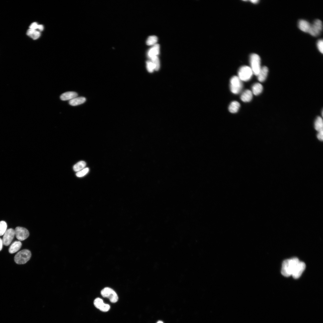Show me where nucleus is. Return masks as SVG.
Returning a JSON list of instances; mask_svg holds the SVG:
<instances>
[{
  "instance_id": "nucleus-1",
  "label": "nucleus",
  "mask_w": 323,
  "mask_h": 323,
  "mask_svg": "<svg viewBox=\"0 0 323 323\" xmlns=\"http://www.w3.org/2000/svg\"><path fill=\"white\" fill-rule=\"evenodd\" d=\"M300 262L297 258H294L284 261L282 264L281 271L282 274L286 277L292 276L295 267Z\"/></svg>"
},
{
  "instance_id": "nucleus-2",
  "label": "nucleus",
  "mask_w": 323,
  "mask_h": 323,
  "mask_svg": "<svg viewBox=\"0 0 323 323\" xmlns=\"http://www.w3.org/2000/svg\"><path fill=\"white\" fill-rule=\"evenodd\" d=\"M31 256V253L30 251L27 249L23 250L18 252L15 255L14 260L18 264H24L30 260Z\"/></svg>"
},
{
  "instance_id": "nucleus-3",
  "label": "nucleus",
  "mask_w": 323,
  "mask_h": 323,
  "mask_svg": "<svg viewBox=\"0 0 323 323\" xmlns=\"http://www.w3.org/2000/svg\"><path fill=\"white\" fill-rule=\"evenodd\" d=\"M238 74V77L241 81L247 82L251 79L253 72L250 67L245 66L239 68Z\"/></svg>"
},
{
  "instance_id": "nucleus-4",
  "label": "nucleus",
  "mask_w": 323,
  "mask_h": 323,
  "mask_svg": "<svg viewBox=\"0 0 323 323\" xmlns=\"http://www.w3.org/2000/svg\"><path fill=\"white\" fill-rule=\"evenodd\" d=\"M250 62L253 74L257 76L262 67L260 57L257 54H252L250 56Z\"/></svg>"
},
{
  "instance_id": "nucleus-5",
  "label": "nucleus",
  "mask_w": 323,
  "mask_h": 323,
  "mask_svg": "<svg viewBox=\"0 0 323 323\" xmlns=\"http://www.w3.org/2000/svg\"><path fill=\"white\" fill-rule=\"evenodd\" d=\"M243 88L241 80L238 76H233L230 80V89L231 91L235 94H238Z\"/></svg>"
},
{
  "instance_id": "nucleus-6",
  "label": "nucleus",
  "mask_w": 323,
  "mask_h": 323,
  "mask_svg": "<svg viewBox=\"0 0 323 323\" xmlns=\"http://www.w3.org/2000/svg\"><path fill=\"white\" fill-rule=\"evenodd\" d=\"M101 294L103 297L108 298L112 303H115L118 301L119 298L117 294L110 288L106 287L102 290Z\"/></svg>"
},
{
  "instance_id": "nucleus-7",
  "label": "nucleus",
  "mask_w": 323,
  "mask_h": 323,
  "mask_svg": "<svg viewBox=\"0 0 323 323\" xmlns=\"http://www.w3.org/2000/svg\"><path fill=\"white\" fill-rule=\"evenodd\" d=\"M322 29V24L321 21L319 19L314 21L311 26L308 33L311 36L316 37L321 33Z\"/></svg>"
},
{
  "instance_id": "nucleus-8",
  "label": "nucleus",
  "mask_w": 323,
  "mask_h": 323,
  "mask_svg": "<svg viewBox=\"0 0 323 323\" xmlns=\"http://www.w3.org/2000/svg\"><path fill=\"white\" fill-rule=\"evenodd\" d=\"M14 230L16 238L20 240H24L29 236V233L28 230L25 228L17 227Z\"/></svg>"
},
{
  "instance_id": "nucleus-9",
  "label": "nucleus",
  "mask_w": 323,
  "mask_h": 323,
  "mask_svg": "<svg viewBox=\"0 0 323 323\" xmlns=\"http://www.w3.org/2000/svg\"><path fill=\"white\" fill-rule=\"evenodd\" d=\"M2 239L3 245L8 246L10 244L15 235V230L12 228L6 231Z\"/></svg>"
},
{
  "instance_id": "nucleus-10",
  "label": "nucleus",
  "mask_w": 323,
  "mask_h": 323,
  "mask_svg": "<svg viewBox=\"0 0 323 323\" xmlns=\"http://www.w3.org/2000/svg\"><path fill=\"white\" fill-rule=\"evenodd\" d=\"M306 268L305 264L300 262L295 267L292 276L294 279H297L301 276Z\"/></svg>"
},
{
  "instance_id": "nucleus-11",
  "label": "nucleus",
  "mask_w": 323,
  "mask_h": 323,
  "mask_svg": "<svg viewBox=\"0 0 323 323\" xmlns=\"http://www.w3.org/2000/svg\"><path fill=\"white\" fill-rule=\"evenodd\" d=\"M94 304L95 307L101 311L106 312L108 311L110 309V305L105 303L103 300L99 298L95 299Z\"/></svg>"
},
{
  "instance_id": "nucleus-12",
  "label": "nucleus",
  "mask_w": 323,
  "mask_h": 323,
  "mask_svg": "<svg viewBox=\"0 0 323 323\" xmlns=\"http://www.w3.org/2000/svg\"><path fill=\"white\" fill-rule=\"evenodd\" d=\"M311 24L304 20H301L298 23V27L302 31L308 33L310 30Z\"/></svg>"
},
{
  "instance_id": "nucleus-13",
  "label": "nucleus",
  "mask_w": 323,
  "mask_h": 323,
  "mask_svg": "<svg viewBox=\"0 0 323 323\" xmlns=\"http://www.w3.org/2000/svg\"><path fill=\"white\" fill-rule=\"evenodd\" d=\"M268 72V69L266 66L262 67L257 75L258 79L260 82H263L266 79Z\"/></svg>"
},
{
  "instance_id": "nucleus-14",
  "label": "nucleus",
  "mask_w": 323,
  "mask_h": 323,
  "mask_svg": "<svg viewBox=\"0 0 323 323\" xmlns=\"http://www.w3.org/2000/svg\"><path fill=\"white\" fill-rule=\"evenodd\" d=\"M78 94L74 92H68L62 94L60 97V99L62 101L71 100L77 97Z\"/></svg>"
},
{
  "instance_id": "nucleus-15",
  "label": "nucleus",
  "mask_w": 323,
  "mask_h": 323,
  "mask_svg": "<svg viewBox=\"0 0 323 323\" xmlns=\"http://www.w3.org/2000/svg\"><path fill=\"white\" fill-rule=\"evenodd\" d=\"M160 46L159 44H156L151 48L147 52V56L150 58L153 57L157 56L159 53Z\"/></svg>"
},
{
  "instance_id": "nucleus-16",
  "label": "nucleus",
  "mask_w": 323,
  "mask_h": 323,
  "mask_svg": "<svg viewBox=\"0 0 323 323\" xmlns=\"http://www.w3.org/2000/svg\"><path fill=\"white\" fill-rule=\"evenodd\" d=\"M253 98V93L249 90H246L243 92L240 97L241 100L244 102H249L251 101Z\"/></svg>"
},
{
  "instance_id": "nucleus-17",
  "label": "nucleus",
  "mask_w": 323,
  "mask_h": 323,
  "mask_svg": "<svg viewBox=\"0 0 323 323\" xmlns=\"http://www.w3.org/2000/svg\"><path fill=\"white\" fill-rule=\"evenodd\" d=\"M22 246L21 242L19 241H16L10 246L9 249V252L11 254H13L18 251L21 247Z\"/></svg>"
},
{
  "instance_id": "nucleus-18",
  "label": "nucleus",
  "mask_w": 323,
  "mask_h": 323,
  "mask_svg": "<svg viewBox=\"0 0 323 323\" xmlns=\"http://www.w3.org/2000/svg\"><path fill=\"white\" fill-rule=\"evenodd\" d=\"M86 101L85 98L83 97H76L69 101V104L72 106H76L81 105Z\"/></svg>"
},
{
  "instance_id": "nucleus-19",
  "label": "nucleus",
  "mask_w": 323,
  "mask_h": 323,
  "mask_svg": "<svg viewBox=\"0 0 323 323\" xmlns=\"http://www.w3.org/2000/svg\"><path fill=\"white\" fill-rule=\"evenodd\" d=\"M252 90V93L254 95L257 96L262 93L263 90V87L260 84L256 83L253 86Z\"/></svg>"
},
{
  "instance_id": "nucleus-20",
  "label": "nucleus",
  "mask_w": 323,
  "mask_h": 323,
  "mask_svg": "<svg viewBox=\"0 0 323 323\" xmlns=\"http://www.w3.org/2000/svg\"><path fill=\"white\" fill-rule=\"evenodd\" d=\"M314 127L318 132L323 131V122L321 117H317L315 122Z\"/></svg>"
},
{
  "instance_id": "nucleus-21",
  "label": "nucleus",
  "mask_w": 323,
  "mask_h": 323,
  "mask_svg": "<svg viewBox=\"0 0 323 323\" xmlns=\"http://www.w3.org/2000/svg\"><path fill=\"white\" fill-rule=\"evenodd\" d=\"M27 34L28 36L34 40L38 39L41 35L40 33L39 32L30 29L28 30Z\"/></svg>"
},
{
  "instance_id": "nucleus-22",
  "label": "nucleus",
  "mask_w": 323,
  "mask_h": 323,
  "mask_svg": "<svg viewBox=\"0 0 323 323\" xmlns=\"http://www.w3.org/2000/svg\"><path fill=\"white\" fill-rule=\"evenodd\" d=\"M240 107L239 103L237 101H233L231 103L229 107V111L232 113H235L238 111Z\"/></svg>"
},
{
  "instance_id": "nucleus-23",
  "label": "nucleus",
  "mask_w": 323,
  "mask_h": 323,
  "mask_svg": "<svg viewBox=\"0 0 323 323\" xmlns=\"http://www.w3.org/2000/svg\"><path fill=\"white\" fill-rule=\"evenodd\" d=\"M86 165L85 162L83 161H79L74 165L73 167V170L75 172H78L85 168Z\"/></svg>"
},
{
  "instance_id": "nucleus-24",
  "label": "nucleus",
  "mask_w": 323,
  "mask_h": 323,
  "mask_svg": "<svg viewBox=\"0 0 323 323\" xmlns=\"http://www.w3.org/2000/svg\"><path fill=\"white\" fill-rule=\"evenodd\" d=\"M158 41V38L156 36H149L146 41V44L148 46L154 45L156 44Z\"/></svg>"
},
{
  "instance_id": "nucleus-25",
  "label": "nucleus",
  "mask_w": 323,
  "mask_h": 323,
  "mask_svg": "<svg viewBox=\"0 0 323 323\" xmlns=\"http://www.w3.org/2000/svg\"><path fill=\"white\" fill-rule=\"evenodd\" d=\"M7 223L4 221H0V236L4 235L7 230Z\"/></svg>"
},
{
  "instance_id": "nucleus-26",
  "label": "nucleus",
  "mask_w": 323,
  "mask_h": 323,
  "mask_svg": "<svg viewBox=\"0 0 323 323\" xmlns=\"http://www.w3.org/2000/svg\"><path fill=\"white\" fill-rule=\"evenodd\" d=\"M150 59L151 60V61L154 66L155 70L156 71L158 70L160 67L159 60L158 57L157 56H155Z\"/></svg>"
},
{
  "instance_id": "nucleus-27",
  "label": "nucleus",
  "mask_w": 323,
  "mask_h": 323,
  "mask_svg": "<svg viewBox=\"0 0 323 323\" xmlns=\"http://www.w3.org/2000/svg\"><path fill=\"white\" fill-rule=\"evenodd\" d=\"M89 171V169L88 168H85L83 170L77 172L76 174V176L78 177H83L86 175L88 173Z\"/></svg>"
},
{
  "instance_id": "nucleus-28",
  "label": "nucleus",
  "mask_w": 323,
  "mask_h": 323,
  "mask_svg": "<svg viewBox=\"0 0 323 323\" xmlns=\"http://www.w3.org/2000/svg\"><path fill=\"white\" fill-rule=\"evenodd\" d=\"M147 68L148 71L150 72H152L155 69L153 63L150 61H147L146 62Z\"/></svg>"
},
{
  "instance_id": "nucleus-29",
  "label": "nucleus",
  "mask_w": 323,
  "mask_h": 323,
  "mask_svg": "<svg viewBox=\"0 0 323 323\" xmlns=\"http://www.w3.org/2000/svg\"><path fill=\"white\" fill-rule=\"evenodd\" d=\"M317 46L319 51L321 53L323 52V42L322 39L319 40L317 43Z\"/></svg>"
},
{
  "instance_id": "nucleus-30",
  "label": "nucleus",
  "mask_w": 323,
  "mask_h": 323,
  "mask_svg": "<svg viewBox=\"0 0 323 323\" xmlns=\"http://www.w3.org/2000/svg\"><path fill=\"white\" fill-rule=\"evenodd\" d=\"M38 26L39 25L36 23L34 22L29 27V28L30 29L36 30L38 29Z\"/></svg>"
},
{
  "instance_id": "nucleus-31",
  "label": "nucleus",
  "mask_w": 323,
  "mask_h": 323,
  "mask_svg": "<svg viewBox=\"0 0 323 323\" xmlns=\"http://www.w3.org/2000/svg\"><path fill=\"white\" fill-rule=\"evenodd\" d=\"M317 137L319 140L322 141L323 140V131L319 132L317 135Z\"/></svg>"
},
{
  "instance_id": "nucleus-32",
  "label": "nucleus",
  "mask_w": 323,
  "mask_h": 323,
  "mask_svg": "<svg viewBox=\"0 0 323 323\" xmlns=\"http://www.w3.org/2000/svg\"><path fill=\"white\" fill-rule=\"evenodd\" d=\"M3 245V244L2 239L1 238H0V251H1L2 249Z\"/></svg>"
},
{
  "instance_id": "nucleus-33",
  "label": "nucleus",
  "mask_w": 323,
  "mask_h": 323,
  "mask_svg": "<svg viewBox=\"0 0 323 323\" xmlns=\"http://www.w3.org/2000/svg\"><path fill=\"white\" fill-rule=\"evenodd\" d=\"M40 31H42L44 30V27L42 25H39L38 29Z\"/></svg>"
},
{
  "instance_id": "nucleus-34",
  "label": "nucleus",
  "mask_w": 323,
  "mask_h": 323,
  "mask_svg": "<svg viewBox=\"0 0 323 323\" xmlns=\"http://www.w3.org/2000/svg\"><path fill=\"white\" fill-rule=\"evenodd\" d=\"M251 1L254 4H257L259 2V1H258V0H253V1Z\"/></svg>"
},
{
  "instance_id": "nucleus-35",
  "label": "nucleus",
  "mask_w": 323,
  "mask_h": 323,
  "mask_svg": "<svg viewBox=\"0 0 323 323\" xmlns=\"http://www.w3.org/2000/svg\"><path fill=\"white\" fill-rule=\"evenodd\" d=\"M156 323H164V322L161 321H159Z\"/></svg>"
}]
</instances>
